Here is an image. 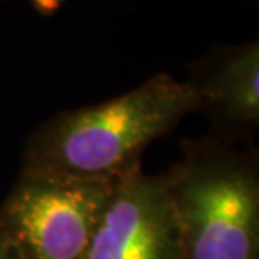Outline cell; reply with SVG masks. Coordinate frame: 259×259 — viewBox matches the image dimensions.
<instances>
[{
    "label": "cell",
    "mask_w": 259,
    "mask_h": 259,
    "mask_svg": "<svg viewBox=\"0 0 259 259\" xmlns=\"http://www.w3.org/2000/svg\"><path fill=\"white\" fill-rule=\"evenodd\" d=\"M197 111L189 81L157 74L113 100L63 111L44 123L24 150L25 170L81 177H121L142 165L155 140Z\"/></svg>",
    "instance_id": "cell-1"
},
{
    "label": "cell",
    "mask_w": 259,
    "mask_h": 259,
    "mask_svg": "<svg viewBox=\"0 0 259 259\" xmlns=\"http://www.w3.org/2000/svg\"><path fill=\"white\" fill-rule=\"evenodd\" d=\"M180 259H259V160L217 137L182 142L165 174Z\"/></svg>",
    "instance_id": "cell-2"
},
{
    "label": "cell",
    "mask_w": 259,
    "mask_h": 259,
    "mask_svg": "<svg viewBox=\"0 0 259 259\" xmlns=\"http://www.w3.org/2000/svg\"><path fill=\"white\" fill-rule=\"evenodd\" d=\"M118 180L22 168L0 204V231L19 259H84Z\"/></svg>",
    "instance_id": "cell-3"
},
{
    "label": "cell",
    "mask_w": 259,
    "mask_h": 259,
    "mask_svg": "<svg viewBox=\"0 0 259 259\" xmlns=\"http://www.w3.org/2000/svg\"><path fill=\"white\" fill-rule=\"evenodd\" d=\"M84 259H180L165 174H123Z\"/></svg>",
    "instance_id": "cell-4"
},
{
    "label": "cell",
    "mask_w": 259,
    "mask_h": 259,
    "mask_svg": "<svg viewBox=\"0 0 259 259\" xmlns=\"http://www.w3.org/2000/svg\"><path fill=\"white\" fill-rule=\"evenodd\" d=\"M189 82L197 96V111L209 116L219 132L217 138L231 143L259 125L257 42L234 49Z\"/></svg>",
    "instance_id": "cell-5"
},
{
    "label": "cell",
    "mask_w": 259,
    "mask_h": 259,
    "mask_svg": "<svg viewBox=\"0 0 259 259\" xmlns=\"http://www.w3.org/2000/svg\"><path fill=\"white\" fill-rule=\"evenodd\" d=\"M35 9L42 14H53L54 10H58L63 5L64 0H32Z\"/></svg>",
    "instance_id": "cell-6"
},
{
    "label": "cell",
    "mask_w": 259,
    "mask_h": 259,
    "mask_svg": "<svg viewBox=\"0 0 259 259\" xmlns=\"http://www.w3.org/2000/svg\"><path fill=\"white\" fill-rule=\"evenodd\" d=\"M0 259H19L15 254L14 247L10 246L7 237L4 236V232L0 231Z\"/></svg>",
    "instance_id": "cell-7"
}]
</instances>
